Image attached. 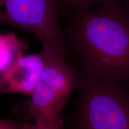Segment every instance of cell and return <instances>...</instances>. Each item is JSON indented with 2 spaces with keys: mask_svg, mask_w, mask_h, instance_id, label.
<instances>
[{
  "mask_svg": "<svg viewBox=\"0 0 129 129\" xmlns=\"http://www.w3.org/2000/svg\"><path fill=\"white\" fill-rule=\"evenodd\" d=\"M67 34L81 76L129 86V14L119 2L72 16Z\"/></svg>",
  "mask_w": 129,
  "mask_h": 129,
  "instance_id": "obj_1",
  "label": "cell"
},
{
  "mask_svg": "<svg viewBox=\"0 0 129 129\" xmlns=\"http://www.w3.org/2000/svg\"><path fill=\"white\" fill-rule=\"evenodd\" d=\"M72 129H129V86L81 76Z\"/></svg>",
  "mask_w": 129,
  "mask_h": 129,
  "instance_id": "obj_2",
  "label": "cell"
},
{
  "mask_svg": "<svg viewBox=\"0 0 129 129\" xmlns=\"http://www.w3.org/2000/svg\"><path fill=\"white\" fill-rule=\"evenodd\" d=\"M41 52L44 67L26 106V115L37 124L63 123V111L73 91L77 89L80 74L68 61L67 56Z\"/></svg>",
  "mask_w": 129,
  "mask_h": 129,
  "instance_id": "obj_3",
  "label": "cell"
},
{
  "mask_svg": "<svg viewBox=\"0 0 129 129\" xmlns=\"http://www.w3.org/2000/svg\"><path fill=\"white\" fill-rule=\"evenodd\" d=\"M0 24L35 35L45 53L67 55V41L54 0H0Z\"/></svg>",
  "mask_w": 129,
  "mask_h": 129,
  "instance_id": "obj_4",
  "label": "cell"
},
{
  "mask_svg": "<svg viewBox=\"0 0 129 129\" xmlns=\"http://www.w3.org/2000/svg\"><path fill=\"white\" fill-rule=\"evenodd\" d=\"M44 63L41 51L20 56L0 72V93L30 96L41 78Z\"/></svg>",
  "mask_w": 129,
  "mask_h": 129,
  "instance_id": "obj_5",
  "label": "cell"
},
{
  "mask_svg": "<svg viewBox=\"0 0 129 129\" xmlns=\"http://www.w3.org/2000/svg\"><path fill=\"white\" fill-rule=\"evenodd\" d=\"M23 53V44L14 33H0V72Z\"/></svg>",
  "mask_w": 129,
  "mask_h": 129,
  "instance_id": "obj_6",
  "label": "cell"
},
{
  "mask_svg": "<svg viewBox=\"0 0 129 129\" xmlns=\"http://www.w3.org/2000/svg\"><path fill=\"white\" fill-rule=\"evenodd\" d=\"M58 13L67 14L69 17L80 13L101 6L106 3L119 2L120 0H54Z\"/></svg>",
  "mask_w": 129,
  "mask_h": 129,
  "instance_id": "obj_7",
  "label": "cell"
},
{
  "mask_svg": "<svg viewBox=\"0 0 129 129\" xmlns=\"http://www.w3.org/2000/svg\"><path fill=\"white\" fill-rule=\"evenodd\" d=\"M24 122L18 120L0 118V129H22Z\"/></svg>",
  "mask_w": 129,
  "mask_h": 129,
  "instance_id": "obj_8",
  "label": "cell"
},
{
  "mask_svg": "<svg viewBox=\"0 0 129 129\" xmlns=\"http://www.w3.org/2000/svg\"><path fill=\"white\" fill-rule=\"evenodd\" d=\"M22 129H64L63 123L59 124L41 125L30 122H24Z\"/></svg>",
  "mask_w": 129,
  "mask_h": 129,
  "instance_id": "obj_9",
  "label": "cell"
},
{
  "mask_svg": "<svg viewBox=\"0 0 129 129\" xmlns=\"http://www.w3.org/2000/svg\"><path fill=\"white\" fill-rule=\"evenodd\" d=\"M122 3V7L129 14V0H120Z\"/></svg>",
  "mask_w": 129,
  "mask_h": 129,
  "instance_id": "obj_10",
  "label": "cell"
}]
</instances>
